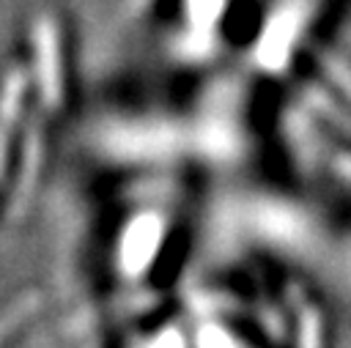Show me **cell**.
I'll use <instances>...</instances> for the list:
<instances>
[{
    "mask_svg": "<svg viewBox=\"0 0 351 348\" xmlns=\"http://www.w3.org/2000/svg\"><path fill=\"white\" fill-rule=\"evenodd\" d=\"M126 348H192V337H189V329L162 326V329H156L151 334L129 337Z\"/></svg>",
    "mask_w": 351,
    "mask_h": 348,
    "instance_id": "obj_1",
    "label": "cell"
},
{
    "mask_svg": "<svg viewBox=\"0 0 351 348\" xmlns=\"http://www.w3.org/2000/svg\"><path fill=\"white\" fill-rule=\"evenodd\" d=\"M293 348H324L321 318L310 307L296 312V321H293Z\"/></svg>",
    "mask_w": 351,
    "mask_h": 348,
    "instance_id": "obj_2",
    "label": "cell"
}]
</instances>
